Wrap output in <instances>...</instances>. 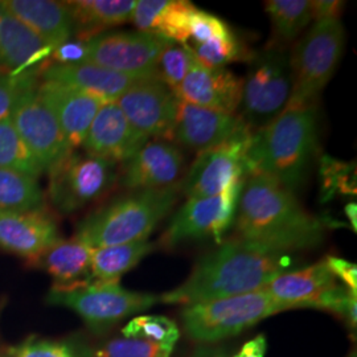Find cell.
I'll use <instances>...</instances> for the list:
<instances>
[{"label":"cell","instance_id":"obj_1","mask_svg":"<svg viewBox=\"0 0 357 357\" xmlns=\"http://www.w3.org/2000/svg\"><path fill=\"white\" fill-rule=\"evenodd\" d=\"M236 237L275 253L319 246L326 227L295 193L265 175H246L233 227Z\"/></svg>","mask_w":357,"mask_h":357},{"label":"cell","instance_id":"obj_2","mask_svg":"<svg viewBox=\"0 0 357 357\" xmlns=\"http://www.w3.org/2000/svg\"><path fill=\"white\" fill-rule=\"evenodd\" d=\"M286 270L284 257L238 238L203 255L190 277L159 296L166 305L191 306L262 290Z\"/></svg>","mask_w":357,"mask_h":357},{"label":"cell","instance_id":"obj_3","mask_svg":"<svg viewBox=\"0 0 357 357\" xmlns=\"http://www.w3.org/2000/svg\"><path fill=\"white\" fill-rule=\"evenodd\" d=\"M318 142L317 103L284 109L265 128L253 132L246 153V175H265L295 193L310 172Z\"/></svg>","mask_w":357,"mask_h":357},{"label":"cell","instance_id":"obj_4","mask_svg":"<svg viewBox=\"0 0 357 357\" xmlns=\"http://www.w3.org/2000/svg\"><path fill=\"white\" fill-rule=\"evenodd\" d=\"M180 193V184L128 192L84 218L75 237L93 249L146 241L176 205Z\"/></svg>","mask_w":357,"mask_h":357},{"label":"cell","instance_id":"obj_5","mask_svg":"<svg viewBox=\"0 0 357 357\" xmlns=\"http://www.w3.org/2000/svg\"><path fill=\"white\" fill-rule=\"evenodd\" d=\"M287 310L259 290L185 306L180 319L191 340L199 344H216Z\"/></svg>","mask_w":357,"mask_h":357},{"label":"cell","instance_id":"obj_6","mask_svg":"<svg viewBox=\"0 0 357 357\" xmlns=\"http://www.w3.org/2000/svg\"><path fill=\"white\" fill-rule=\"evenodd\" d=\"M344 26L340 19L315 22L294 45L290 59L291 96L286 109L317 103L330 82L344 50Z\"/></svg>","mask_w":357,"mask_h":357},{"label":"cell","instance_id":"obj_7","mask_svg":"<svg viewBox=\"0 0 357 357\" xmlns=\"http://www.w3.org/2000/svg\"><path fill=\"white\" fill-rule=\"evenodd\" d=\"M47 302L72 310L96 335L110 331L118 323L141 314L159 302L153 294L131 291L119 283L91 282L69 290L51 289Z\"/></svg>","mask_w":357,"mask_h":357},{"label":"cell","instance_id":"obj_8","mask_svg":"<svg viewBox=\"0 0 357 357\" xmlns=\"http://www.w3.org/2000/svg\"><path fill=\"white\" fill-rule=\"evenodd\" d=\"M113 162L72 150L51 167L48 174V197L61 215H72L97 202L118 181Z\"/></svg>","mask_w":357,"mask_h":357},{"label":"cell","instance_id":"obj_9","mask_svg":"<svg viewBox=\"0 0 357 357\" xmlns=\"http://www.w3.org/2000/svg\"><path fill=\"white\" fill-rule=\"evenodd\" d=\"M250 61L238 115L255 132L284 112L291 96V70L289 54L282 50L268 48Z\"/></svg>","mask_w":357,"mask_h":357},{"label":"cell","instance_id":"obj_10","mask_svg":"<svg viewBox=\"0 0 357 357\" xmlns=\"http://www.w3.org/2000/svg\"><path fill=\"white\" fill-rule=\"evenodd\" d=\"M245 178L233 183L216 196L187 199L171 218L160 245L165 249H175L181 243L208 237L221 243V238L233 227Z\"/></svg>","mask_w":357,"mask_h":357},{"label":"cell","instance_id":"obj_11","mask_svg":"<svg viewBox=\"0 0 357 357\" xmlns=\"http://www.w3.org/2000/svg\"><path fill=\"white\" fill-rule=\"evenodd\" d=\"M169 43L141 31L103 33L86 41L85 63L125 75L158 78V59Z\"/></svg>","mask_w":357,"mask_h":357},{"label":"cell","instance_id":"obj_12","mask_svg":"<svg viewBox=\"0 0 357 357\" xmlns=\"http://www.w3.org/2000/svg\"><path fill=\"white\" fill-rule=\"evenodd\" d=\"M253 132L199 153L185 178L180 181L187 199L216 196L246 176V153Z\"/></svg>","mask_w":357,"mask_h":357},{"label":"cell","instance_id":"obj_13","mask_svg":"<svg viewBox=\"0 0 357 357\" xmlns=\"http://www.w3.org/2000/svg\"><path fill=\"white\" fill-rule=\"evenodd\" d=\"M36 88L23 93L13 107L11 119L28 151L45 174L72 149L54 115L38 98Z\"/></svg>","mask_w":357,"mask_h":357},{"label":"cell","instance_id":"obj_14","mask_svg":"<svg viewBox=\"0 0 357 357\" xmlns=\"http://www.w3.org/2000/svg\"><path fill=\"white\" fill-rule=\"evenodd\" d=\"M114 102L128 122L149 139L172 141L178 100L160 79L142 81Z\"/></svg>","mask_w":357,"mask_h":357},{"label":"cell","instance_id":"obj_15","mask_svg":"<svg viewBox=\"0 0 357 357\" xmlns=\"http://www.w3.org/2000/svg\"><path fill=\"white\" fill-rule=\"evenodd\" d=\"M184 156L178 146L167 141H149L123 163L118 180L128 191L160 190L180 184Z\"/></svg>","mask_w":357,"mask_h":357},{"label":"cell","instance_id":"obj_16","mask_svg":"<svg viewBox=\"0 0 357 357\" xmlns=\"http://www.w3.org/2000/svg\"><path fill=\"white\" fill-rule=\"evenodd\" d=\"M246 132L252 131L238 114H227L178 101L172 139L190 150L202 153Z\"/></svg>","mask_w":357,"mask_h":357},{"label":"cell","instance_id":"obj_17","mask_svg":"<svg viewBox=\"0 0 357 357\" xmlns=\"http://www.w3.org/2000/svg\"><path fill=\"white\" fill-rule=\"evenodd\" d=\"M149 141L128 122L119 106L110 101L103 103L94 116L81 147L84 153L123 165Z\"/></svg>","mask_w":357,"mask_h":357},{"label":"cell","instance_id":"obj_18","mask_svg":"<svg viewBox=\"0 0 357 357\" xmlns=\"http://www.w3.org/2000/svg\"><path fill=\"white\" fill-rule=\"evenodd\" d=\"M54 50L3 8L0 20V75L40 78L43 70L52 64Z\"/></svg>","mask_w":357,"mask_h":357},{"label":"cell","instance_id":"obj_19","mask_svg":"<svg viewBox=\"0 0 357 357\" xmlns=\"http://www.w3.org/2000/svg\"><path fill=\"white\" fill-rule=\"evenodd\" d=\"M36 93L54 115L72 150L82 146L94 116L106 102L86 91L54 81L41 79Z\"/></svg>","mask_w":357,"mask_h":357},{"label":"cell","instance_id":"obj_20","mask_svg":"<svg viewBox=\"0 0 357 357\" xmlns=\"http://www.w3.org/2000/svg\"><path fill=\"white\" fill-rule=\"evenodd\" d=\"M243 79L225 68H208L192 57L191 66L175 96L178 101L227 114H237Z\"/></svg>","mask_w":357,"mask_h":357},{"label":"cell","instance_id":"obj_21","mask_svg":"<svg viewBox=\"0 0 357 357\" xmlns=\"http://www.w3.org/2000/svg\"><path fill=\"white\" fill-rule=\"evenodd\" d=\"M56 220L45 208L26 212H0V249L26 262L59 241Z\"/></svg>","mask_w":357,"mask_h":357},{"label":"cell","instance_id":"obj_22","mask_svg":"<svg viewBox=\"0 0 357 357\" xmlns=\"http://www.w3.org/2000/svg\"><path fill=\"white\" fill-rule=\"evenodd\" d=\"M336 284L337 280L323 259L306 268L283 271L268 283L262 291L289 310H323L327 296Z\"/></svg>","mask_w":357,"mask_h":357},{"label":"cell","instance_id":"obj_23","mask_svg":"<svg viewBox=\"0 0 357 357\" xmlns=\"http://www.w3.org/2000/svg\"><path fill=\"white\" fill-rule=\"evenodd\" d=\"M40 78L54 81L68 86L86 91L106 102L116 101L125 91L142 81L155 77L132 76L119 73L91 63L48 65ZM158 79V78H156Z\"/></svg>","mask_w":357,"mask_h":357},{"label":"cell","instance_id":"obj_24","mask_svg":"<svg viewBox=\"0 0 357 357\" xmlns=\"http://www.w3.org/2000/svg\"><path fill=\"white\" fill-rule=\"evenodd\" d=\"M91 255L93 248L77 237L60 238L26 264L50 274L53 280L52 289L69 290L93 282Z\"/></svg>","mask_w":357,"mask_h":357},{"label":"cell","instance_id":"obj_25","mask_svg":"<svg viewBox=\"0 0 357 357\" xmlns=\"http://www.w3.org/2000/svg\"><path fill=\"white\" fill-rule=\"evenodd\" d=\"M195 11L196 7L187 0H139L130 22L141 32L183 45L188 40Z\"/></svg>","mask_w":357,"mask_h":357},{"label":"cell","instance_id":"obj_26","mask_svg":"<svg viewBox=\"0 0 357 357\" xmlns=\"http://www.w3.org/2000/svg\"><path fill=\"white\" fill-rule=\"evenodd\" d=\"M3 8L57 48L73 38V23L65 1L53 0H1Z\"/></svg>","mask_w":357,"mask_h":357},{"label":"cell","instance_id":"obj_27","mask_svg":"<svg viewBox=\"0 0 357 357\" xmlns=\"http://www.w3.org/2000/svg\"><path fill=\"white\" fill-rule=\"evenodd\" d=\"M73 23V38L89 41L113 26L131 20L134 0H72L65 1Z\"/></svg>","mask_w":357,"mask_h":357},{"label":"cell","instance_id":"obj_28","mask_svg":"<svg viewBox=\"0 0 357 357\" xmlns=\"http://www.w3.org/2000/svg\"><path fill=\"white\" fill-rule=\"evenodd\" d=\"M153 249L155 243L149 240L93 249L91 280L100 283H119L121 278L144 257L153 253Z\"/></svg>","mask_w":357,"mask_h":357},{"label":"cell","instance_id":"obj_29","mask_svg":"<svg viewBox=\"0 0 357 357\" xmlns=\"http://www.w3.org/2000/svg\"><path fill=\"white\" fill-rule=\"evenodd\" d=\"M271 20L270 48L282 50L291 44L312 20L308 0H268L265 3Z\"/></svg>","mask_w":357,"mask_h":357},{"label":"cell","instance_id":"obj_30","mask_svg":"<svg viewBox=\"0 0 357 357\" xmlns=\"http://www.w3.org/2000/svg\"><path fill=\"white\" fill-rule=\"evenodd\" d=\"M45 208V193L38 178L11 168H0V212Z\"/></svg>","mask_w":357,"mask_h":357},{"label":"cell","instance_id":"obj_31","mask_svg":"<svg viewBox=\"0 0 357 357\" xmlns=\"http://www.w3.org/2000/svg\"><path fill=\"white\" fill-rule=\"evenodd\" d=\"M0 168H11L38 178L44 174L19 137L11 115L0 119Z\"/></svg>","mask_w":357,"mask_h":357},{"label":"cell","instance_id":"obj_32","mask_svg":"<svg viewBox=\"0 0 357 357\" xmlns=\"http://www.w3.org/2000/svg\"><path fill=\"white\" fill-rule=\"evenodd\" d=\"M79 347L82 357H171L175 349L132 337H115L94 347L79 343Z\"/></svg>","mask_w":357,"mask_h":357},{"label":"cell","instance_id":"obj_33","mask_svg":"<svg viewBox=\"0 0 357 357\" xmlns=\"http://www.w3.org/2000/svg\"><path fill=\"white\" fill-rule=\"evenodd\" d=\"M183 47L190 52L192 57L196 59L200 64L213 69L225 68L227 65L234 63L245 56V48L241 45L237 36L233 33V31L228 35L212 38L202 44H188Z\"/></svg>","mask_w":357,"mask_h":357},{"label":"cell","instance_id":"obj_34","mask_svg":"<svg viewBox=\"0 0 357 357\" xmlns=\"http://www.w3.org/2000/svg\"><path fill=\"white\" fill-rule=\"evenodd\" d=\"M123 337H132L153 342L156 344L175 347L180 337V330L174 320L162 315L134 317L122 328Z\"/></svg>","mask_w":357,"mask_h":357},{"label":"cell","instance_id":"obj_35","mask_svg":"<svg viewBox=\"0 0 357 357\" xmlns=\"http://www.w3.org/2000/svg\"><path fill=\"white\" fill-rule=\"evenodd\" d=\"M8 357H82L78 342L52 340L29 336L19 344L4 349Z\"/></svg>","mask_w":357,"mask_h":357},{"label":"cell","instance_id":"obj_36","mask_svg":"<svg viewBox=\"0 0 357 357\" xmlns=\"http://www.w3.org/2000/svg\"><path fill=\"white\" fill-rule=\"evenodd\" d=\"M191 61V53L183 45L176 43H169L158 59V78L175 94L190 70Z\"/></svg>","mask_w":357,"mask_h":357},{"label":"cell","instance_id":"obj_37","mask_svg":"<svg viewBox=\"0 0 357 357\" xmlns=\"http://www.w3.org/2000/svg\"><path fill=\"white\" fill-rule=\"evenodd\" d=\"M38 77H13L0 75V119L11 115L15 105L26 90L36 88Z\"/></svg>","mask_w":357,"mask_h":357},{"label":"cell","instance_id":"obj_38","mask_svg":"<svg viewBox=\"0 0 357 357\" xmlns=\"http://www.w3.org/2000/svg\"><path fill=\"white\" fill-rule=\"evenodd\" d=\"M86 61V41L70 38L57 47L52 54V64H81Z\"/></svg>","mask_w":357,"mask_h":357},{"label":"cell","instance_id":"obj_39","mask_svg":"<svg viewBox=\"0 0 357 357\" xmlns=\"http://www.w3.org/2000/svg\"><path fill=\"white\" fill-rule=\"evenodd\" d=\"M324 261L336 280H340L345 287H348L354 293H357L356 264H352L344 258L335 257V255H327Z\"/></svg>","mask_w":357,"mask_h":357},{"label":"cell","instance_id":"obj_40","mask_svg":"<svg viewBox=\"0 0 357 357\" xmlns=\"http://www.w3.org/2000/svg\"><path fill=\"white\" fill-rule=\"evenodd\" d=\"M344 7L339 0H314L311 1V13L315 22L323 19H339Z\"/></svg>","mask_w":357,"mask_h":357},{"label":"cell","instance_id":"obj_41","mask_svg":"<svg viewBox=\"0 0 357 357\" xmlns=\"http://www.w3.org/2000/svg\"><path fill=\"white\" fill-rule=\"evenodd\" d=\"M268 351V342L264 335H258L246 342L241 349L231 357H265Z\"/></svg>","mask_w":357,"mask_h":357},{"label":"cell","instance_id":"obj_42","mask_svg":"<svg viewBox=\"0 0 357 357\" xmlns=\"http://www.w3.org/2000/svg\"><path fill=\"white\" fill-rule=\"evenodd\" d=\"M190 357H229V354L221 345L200 344Z\"/></svg>","mask_w":357,"mask_h":357},{"label":"cell","instance_id":"obj_43","mask_svg":"<svg viewBox=\"0 0 357 357\" xmlns=\"http://www.w3.org/2000/svg\"><path fill=\"white\" fill-rule=\"evenodd\" d=\"M345 212H347V215L349 217V220L352 221L354 230H356V204L347 205Z\"/></svg>","mask_w":357,"mask_h":357},{"label":"cell","instance_id":"obj_44","mask_svg":"<svg viewBox=\"0 0 357 357\" xmlns=\"http://www.w3.org/2000/svg\"><path fill=\"white\" fill-rule=\"evenodd\" d=\"M0 357H8L7 356V354L3 351V352H0Z\"/></svg>","mask_w":357,"mask_h":357},{"label":"cell","instance_id":"obj_45","mask_svg":"<svg viewBox=\"0 0 357 357\" xmlns=\"http://www.w3.org/2000/svg\"><path fill=\"white\" fill-rule=\"evenodd\" d=\"M1 15H3V7H1V3H0V20H1Z\"/></svg>","mask_w":357,"mask_h":357},{"label":"cell","instance_id":"obj_46","mask_svg":"<svg viewBox=\"0 0 357 357\" xmlns=\"http://www.w3.org/2000/svg\"><path fill=\"white\" fill-rule=\"evenodd\" d=\"M347 357H356V352H352V354H349Z\"/></svg>","mask_w":357,"mask_h":357}]
</instances>
